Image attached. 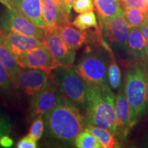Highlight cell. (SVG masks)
I'll return each instance as SVG.
<instances>
[{
	"label": "cell",
	"instance_id": "cell-1",
	"mask_svg": "<svg viewBox=\"0 0 148 148\" xmlns=\"http://www.w3.org/2000/svg\"><path fill=\"white\" fill-rule=\"evenodd\" d=\"M43 118L47 136L62 144L74 143L84 128V117L79 108L64 99L46 112Z\"/></svg>",
	"mask_w": 148,
	"mask_h": 148
},
{
	"label": "cell",
	"instance_id": "cell-2",
	"mask_svg": "<svg viewBox=\"0 0 148 148\" xmlns=\"http://www.w3.org/2000/svg\"><path fill=\"white\" fill-rule=\"evenodd\" d=\"M108 84L87 82L85 123L108 130L115 134V99Z\"/></svg>",
	"mask_w": 148,
	"mask_h": 148
},
{
	"label": "cell",
	"instance_id": "cell-3",
	"mask_svg": "<svg viewBox=\"0 0 148 148\" xmlns=\"http://www.w3.org/2000/svg\"><path fill=\"white\" fill-rule=\"evenodd\" d=\"M124 89L130 106L132 127L148 109V63L136 62L127 70Z\"/></svg>",
	"mask_w": 148,
	"mask_h": 148
},
{
	"label": "cell",
	"instance_id": "cell-4",
	"mask_svg": "<svg viewBox=\"0 0 148 148\" xmlns=\"http://www.w3.org/2000/svg\"><path fill=\"white\" fill-rule=\"evenodd\" d=\"M58 84L61 97L77 108L86 106L87 82L81 76L75 66H58L52 73Z\"/></svg>",
	"mask_w": 148,
	"mask_h": 148
},
{
	"label": "cell",
	"instance_id": "cell-5",
	"mask_svg": "<svg viewBox=\"0 0 148 148\" xmlns=\"http://www.w3.org/2000/svg\"><path fill=\"white\" fill-rule=\"evenodd\" d=\"M108 60L99 51L86 53L75 66L80 75L87 82L99 85L108 83Z\"/></svg>",
	"mask_w": 148,
	"mask_h": 148
},
{
	"label": "cell",
	"instance_id": "cell-6",
	"mask_svg": "<svg viewBox=\"0 0 148 148\" xmlns=\"http://www.w3.org/2000/svg\"><path fill=\"white\" fill-rule=\"evenodd\" d=\"M0 25L5 30L34 37L42 42L46 31L38 27L15 8H8L0 15Z\"/></svg>",
	"mask_w": 148,
	"mask_h": 148
},
{
	"label": "cell",
	"instance_id": "cell-7",
	"mask_svg": "<svg viewBox=\"0 0 148 148\" xmlns=\"http://www.w3.org/2000/svg\"><path fill=\"white\" fill-rule=\"evenodd\" d=\"M62 99L58 84L51 73L45 87L31 98L29 119H34L38 115H44L56 106Z\"/></svg>",
	"mask_w": 148,
	"mask_h": 148
},
{
	"label": "cell",
	"instance_id": "cell-8",
	"mask_svg": "<svg viewBox=\"0 0 148 148\" xmlns=\"http://www.w3.org/2000/svg\"><path fill=\"white\" fill-rule=\"evenodd\" d=\"M15 58L21 68L40 69L49 75L58 66L50 49L43 42L26 53L15 56Z\"/></svg>",
	"mask_w": 148,
	"mask_h": 148
},
{
	"label": "cell",
	"instance_id": "cell-9",
	"mask_svg": "<svg viewBox=\"0 0 148 148\" xmlns=\"http://www.w3.org/2000/svg\"><path fill=\"white\" fill-rule=\"evenodd\" d=\"M49 75L40 69L21 68L16 74L14 85L16 89L32 98L46 86Z\"/></svg>",
	"mask_w": 148,
	"mask_h": 148
},
{
	"label": "cell",
	"instance_id": "cell-10",
	"mask_svg": "<svg viewBox=\"0 0 148 148\" xmlns=\"http://www.w3.org/2000/svg\"><path fill=\"white\" fill-rule=\"evenodd\" d=\"M107 40L123 51L127 52V40L130 26L123 12L106 21H99Z\"/></svg>",
	"mask_w": 148,
	"mask_h": 148
},
{
	"label": "cell",
	"instance_id": "cell-11",
	"mask_svg": "<svg viewBox=\"0 0 148 148\" xmlns=\"http://www.w3.org/2000/svg\"><path fill=\"white\" fill-rule=\"evenodd\" d=\"M50 49L59 66L71 67L75 59V50L61 38L56 31L47 32L42 42Z\"/></svg>",
	"mask_w": 148,
	"mask_h": 148
},
{
	"label": "cell",
	"instance_id": "cell-12",
	"mask_svg": "<svg viewBox=\"0 0 148 148\" xmlns=\"http://www.w3.org/2000/svg\"><path fill=\"white\" fill-rule=\"evenodd\" d=\"M115 134L119 143L125 139L132 127L130 106L125 95L124 86H121L115 99Z\"/></svg>",
	"mask_w": 148,
	"mask_h": 148
},
{
	"label": "cell",
	"instance_id": "cell-13",
	"mask_svg": "<svg viewBox=\"0 0 148 148\" xmlns=\"http://www.w3.org/2000/svg\"><path fill=\"white\" fill-rule=\"evenodd\" d=\"M127 53L136 62L148 63V42L138 27H131L127 40Z\"/></svg>",
	"mask_w": 148,
	"mask_h": 148
},
{
	"label": "cell",
	"instance_id": "cell-14",
	"mask_svg": "<svg viewBox=\"0 0 148 148\" xmlns=\"http://www.w3.org/2000/svg\"><path fill=\"white\" fill-rule=\"evenodd\" d=\"M4 37L9 49L14 57L26 53L42 43L34 37L26 36L4 29Z\"/></svg>",
	"mask_w": 148,
	"mask_h": 148
},
{
	"label": "cell",
	"instance_id": "cell-15",
	"mask_svg": "<svg viewBox=\"0 0 148 148\" xmlns=\"http://www.w3.org/2000/svg\"><path fill=\"white\" fill-rule=\"evenodd\" d=\"M13 8L37 26L45 29L42 0H14Z\"/></svg>",
	"mask_w": 148,
	"mask_h": 148
},
{
	"label": "cell",
	"instance_id": "cell-16",
	"mask_svg": "<svg viewBox=\"0 0 148 148\" xmlns=\"http://www.w3.org/2000/svg\"><path fill=\"white\" fill-rule=\"evenodd\" d=\"M56 31L75 50H78L87 42V32L77 29L70 22L59 25Z\"/></svg>",
	"mask_w": 148,
	"mask_h": 148
},
{
	"label": "cell",
	"instance_id": "cell-17",
	"mask_svg": "<svg viewBox=\"0 0 148 148\" xmlns=\"http://www.w3.org/2000/svg\"><path fill=\"white\" fill-rule=\"evenodd\" d=\"M3 33L4 29L0 26V62L8 70L14 84L16 74L21 67L18 65L14 54L9 49Z\"/></svg>",
	"mask_w": 148,
	"mask_h": 148
},
{
	"label": "cell",
	"instance_id": "cell-18",
	"mask_svg": "<svg viewBox=\"0 0 148 148\" xmlns=\"http://www.w3.org/2000/svg\"><path fill=\"white\" fill-rule=\"evenodd\" d=\"M42 16L45 24V30L53 32L56 30L60 23V15L58 8L53 0H42Z\"/></svg>",
	"mask_w": 148,
	"mask_h": 148
},
{
	"label": "cell",
	"instance_id": "cell-19",
	"mask_svg": "<svg viewBox=\"0 0 148 148\" xmlns=\"http://www.w3.org/2000/svg\"><path fill=\"white\" fill-rule=\"evenodd\" d=\"M99 21H104L123 12V5L119 0H93Z\"/></svg>",
	"mask_w": 148,
	"mask_h": 148
},
{
	"label": "cell",
	"instance_id": "cell-20",
	"mask_svg": "<svg viewBox=\"0 0 148 148\" xmlns=\"http://www.w3.org/2000/svg\"><path fill=\"white\" fill-rule=\"evenodd\" d=\"M84 130L93 134L103 148H115L120 147V143L116 136L108 130L95 125L85 123Z\"/></svg>",
	"mask_w": 148,
	"mask_h": 148
},
{
	"label": "cell",
	"instance_id": "cell-21",
	"mask_svg": "<svg viewBox=\"0 0 148 148\" xmlns=\"http://www.w3.org/2000/svg\"><path fill=\"white\" fill-rule=\"evenodd\" d=\"M105 50L110 56V61L108 66V83L112 90H116L121 86V70L111 48L109 47Z\"/></svg>",
	"mask_w": 148,
	"mask_h": 148
},
{
	"label": "cell",
	"instance_id": "cell-22",
	"mask_svg": "<svg viewBox=\"0 0 148 148\" xmlns=\"http://www.w3.org/2000/svg\"><path fill=\"white\" fill-rule=\"evenodd\" d=\"M15 88L8 70L0 62V96L5 99H10L13 95Z\"/></svg>",
	"mask_w": 148,
	"mask_h": 148
},
{
	"label": "cell",
	"instance_id": "cell-23",
	"mask_svg": "<svg viewBox=\"0 0 148 148\" xmlns=\"http://www.w3.org/2000/svg\"><path fill=\"white\" fill-rule=\"evenodd\" d=\"M123 13L130 27L140 28L147 23V14L137 8L123 5Z\"/></svg>",
	"mask_w": 148,
	"mask_h": 148
},
{
	"label": "cell",
	"instance_id": "cell-24",
	"mask_svg": "<svg viewBox=\"0 0 148 148\" xmlns=\"http://www.w3.org/2000/svg\"><path fill=\"white\" fill-rule=\"evenodd\" d=\"M72 25L83 31L90 28H98L97 17L93 10L79 14L72 22Z\"/></svg>",
	"mask_w": 148,
	"mask_h": 148
},
{
	"label": "cell",
	"instance_id": "cell-25",
	"mask_svg": "<svg viewBox=\"0 0 148 148\" xmlns=\"http://www.w3.org/2000/svg\"><path fill=\"white\" fill-rule=\"evenodd\" d=\"M74 145L77 148H101L102 146L97 138L89 132L83 130L74 140Z\"/></svg>",
	"mask_w": 148,
	"mask_h": 148
},
{
	"label": "cell",
	"instance_id": "cell-26",
	"mask_svg": "<svg viewBox=\"0 0 148 148\" xmlns=\"http://www.w3.org/2000/svg\"><path fill=\"white\" fill-rule=\"evenodd\" d=\"M45 129V121L43 115H38L34 118L29 130L28 134L38 141L41 138Z\"/></svg>",
	"mask_w": 148,
	"mask_h": 148
},
{
	"label": "cell",
	"instance_id": "cell-27",
	"mask_svg": "<svg viewBox=\"0 0 148 148\" xmlns=\"http://www.w3.org/2000/svg\"><path fill=\"white\" fill-rule=\"evenodd\" d=\"M93 0H75L72 5V8L77 13H83L94 10Z\"/></svg>",
	"mask_w": 148,
	"mask_h": 148
},
{
	"label": "cell",
	"instance_id": "cell-28",
	"mask_svg": "<svg viewBox=\"0 0 148 148\" xmlns=\"http://www.w3.org/2000/svg\"><path fill=\"white\" fill-rule=\"evenodd\" d=\"M119 1L124 6L137 8L144 13H147L148 0H119Z\"/></svg>",
	"mask_w": 148,
	"mask_h": 148
},
{
	"label": "cell",
	"instance_id": "cell-29",
	"mask_svg": "<svg viewBox=\"0 0 148 148\" xmlns=\"http://www.w3.org/2000/svg\"><path fill=\"white\" fill-rule=\"evenodd\" d=\"M12 125L10 119L5 114L0 112V138L4 135H8L10 134Z\"/></svg>",
	"mask_w": 148,
	"mask_h": 148
},
{
	"label": "cell",
	"instance_id": "cell-30",
	"mask_svg": "<svg viewBox=\"0 0 148 148\" xmlns=\"http://www.w3.org/2000/svg\"><path fill=\"white\" fill-rule=\"evenodd\" d=\"M53 1H54L56 4L58 6L59 12H60V19L59 25L64 23H67V22H70V16L69 14L66 12L65 3H64V0H53Z\"/></svg>",
	"mask_w": 148,
	"mask_h": 148
},
{
	"label": "cell",
	"instance_id": "cell-31",
	"mask_svg": "<svg viewBox=\"0 0 148 148\" xmlns=\"http://www.w3.org/2000/svg\"><path fill=\"white\" fill-rule=\"evenodd\" d=\"M16 147L17 148H36L37 147V143L36 140L27 134L18 140Z\"/></svg>",
	"mask_w": 148,
	"mask_h": 148
},
{
	"label": "cell",
	"instance_id": "cell-32",
	"mask_svg": "<svg viewBox=\"0 0 148 148\" xmlns=\"http://www.w3.org/2000/svg\"><path fill=\"white\" fill-rule=\"evenodd\" d=\"M13 140L8 135H4L0 138V147H10L13 145Z\"/></svg>",
	"mask_w": 148,
	"mask_h": 148
},
{
	"label": "cell",
	"instance_id": "cell-33",
	"mask_svg": "<svg viewBox=\"0 0 148 148\" xmlns=\"http://www.w3.org/2000/svg\"><path fill=\"white\" fill-rule=\"evenodd\" d=\"M75 1V0H64V3H65L66 12H67V13L69 14V15H70V13H71L72 5H73V3Z\"/></svg>",
	"mask_w": 148,
	"mask_h": 148
},
{
	"label": "cell",
	"instance_id": "cell-34",
	"mask_svg": "<svg viewBox=\"0 0 148 148\" xmlns=\"http://www.w3.org/2000/svg\"><path fill=\"white\" fill-rule=\"evenodd\" d=\"M140 30L143 32L144 36H145V38L147 40L148 42V23H145L143 25H142L141 27H140Z\"/></svg>",
	"mask_w": 148,
	"mask_h": 148
},
{
	"label": "cell",
	"instance_id": "cell-35",
	"mask_svg": "<svg viewBox=\"0 0 148 148\" xmlns=\"http://www.w3.org/2000/svg\"><path fill=\"white\" fill-rule=\"evenodd\" d=\"M13 1L14 0H3L2 3L6 8H13Z\"/></svg>",
	"mask_w": 148,
	"mask_h": 148
},
{
	"label": "cell",
	"instance_id": "cell-36",
	"mask_svg": "<svg viewBox=\"0 0 148 148\" xmlns=\"http://www.w3.org/2000/svg\"><path fill=\"white\" fill-rule=\"evenodd\" d=\"M146 14H147V23H148V12Z\"/></svg>",
	"mask_w": 148,
	"mask_h": 148
},
{
	"label": "cell",
	"instance_id": "cell-37",
	"mask_svg": "<svg viewBox=\"0 0 148 148\" xmlns=\"http://www.w3.org/2000/svg\"><path fill=\"white\" fill-rule=\"evenodd\" d=\"M145 146H146V147H148V142H147V143H146V144H145Z\"/></svg>",
	"mask_w": 148,
	"mask_h": 148
},
{
	"label": "cell",
	"instance_id": "cell-38",
	"mask_svg": "<svg viewBox=\"0 0 148 148\" xmlns=\"http://www.w3.org/2000/svg\"><path fill=\"white\" fill-rule=\"evenodd\" d=\"M0 2L2 3V2H3V0H0Z\"/></svg>",
	"mask_w": 148,
	"mask_h": 148
},
{
	"label": "cell",
	"instance_id": "cell-39",
	"mask_svg": "<svg viewBox=\"0 0 148 148\" xmlns=\"http://www.w3.org/2000/svg\"><path fill=\"white\" fill-rule=\"evenodd\" d=\"M147 9H148V2H147Z\"/></svg>",
	"mask_w": 148,
	"mask_h": 148
}]
</instances>
